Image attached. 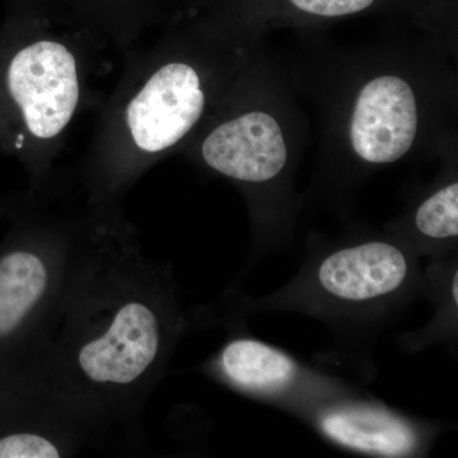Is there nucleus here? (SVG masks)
I'll return each mask as SVG.
<instances>
[{"label": "nucleus", "instance_id": "f257e3e1", "mask_svg": "<svg viewBox=\"0 0 458 458\" xmlns=\"http://www.w3.org/2000/svg\"><path fill=\"white\" fill-rule=\"evenodd\" d=\"M105 47L45 0H8L0 25V152L33 171L47 168L77 117L101 107L93 78Z\"/></svg>", "mask_w": 458, "mask_h": 458}, {"label": "nucleus", "instance_id": "f03ea898", "mask_svg": "<svg viewBox=\"0 0 458 458\" xmlns=\"http://www.w3.org/2000/svg\"><path fill=\"white\" fill-rule=\"evenodd\" d=\"M179 38L129 50L116 86L101 105L89 164L105 176L125 177L179 147L209 106L200 59Z\"/></svg>", "mask_w": 458, "mask_h": 458}, {"label": "nucleus", "instance_id": "7ed1b4c3", "mask_svg": "<svg viewBox=\"0 0 458 458\" xmlns=\"http://www.w3.org/2000/svg\"><path fill=\"white\" fill-rule=\"evenodd\" d=\"M417 274V260L405 250L386 241H369L319 259L307 276L309 291L304 292L322 310L376 311L399 301Z\"/></svg>", "mask_w": 458, "mask_h": 458}, {"label": "nucleus", "instance_id": "20e7f679", "mask_svg": "<svg viewBox=\"0 0 458 458\" xmlns=\"http://www.w3.org/2000/svg\"><path fill=\"white\" fill-rule=\"evenodd\" d=\"M418 110L414 92L403 78L382 75L364 86L351 125L352 149L369 164H393L414 143Z\"/></svg>", "mask_w": 458, "mask_h": 458}, {"label": "nucleus", "instance_id": "39448f33", "mask_svg": "<svg viewBox=\"0 0 458 458\" xmlns=\"http://www.w3.org/2000/svg\"><path fill=\"white\" fill-rule=\"evenodd\" d=\"M208 167L242 182H267L278 176L288 149L279 123L269 114L252 111L225 120L199 146Z\"/></svg>", "mask_w": 458, "mask_h": 458}, {"label": "nucleus", "instance_id": "423d86ee", "mask_svg": "<svg viewBox=\"0 0 458 458\" xmlns=\"http://www.w3.org/2000/svg\"><path fill=\"white\" fill-rule=\"evenodd\" d=\"M327 438L346 450L381 457H406L423 445V433L403 415L367 403L324 406L316 417Z\"/></svg>", "mask_w": 458, "mask_h": 458}, {"label": "nucleus", "instance_id": "0eeeda50", "mask_svg": "<svg viewBox=\"0 0 458 458\" xmlns=\"http://www.w3.org/2000/svg\"><path fill=\"white\" fill-rule=\"evenodd\" d=\"M158 322L141 303L123 306L107 333L80 354L81 369L95 382L131 384L146 372L158 352Z\"/></svg>", "mask_w": 458, "mask_h": 458}, {"label": "nucleus", "instance_id": "6e6552de", "mask_svg": "<svg viewBox=\"0 0 458 458\" xmlns=\"http://www.w3.org/2000/svg\"><path fill=\"white\" fill-rule=\"evenodd\" d=\"M57 16L123 54L164 20L167 0H45Z\"/></svg>", "mask_w": 458, "mask_h": 458}, {"label": "nucleus", "instance_id": "1a4fd4ad", "mask_svg": "<svg viewBox=\"0 0 458 458\" xmlns=\"http://www.w3.org/2000/svg\"><path fill=\"white\" fill-rule=\"evenodd\" d=\"M221 366L225 377L241 390L269 399H286L311 386L310 370L284 352L254 339L229 343L222 352Z\"/></svg>", "mask_w": 458, "mask_h": 458}, {"label": "nucleus", "instance_id": "9d476101", "mask_svg": "<svg viewBox=\"0 0 458 458\" xmlns=\"http://www.w3.org/2000/svg\"><path fill=\"white\" fill-rule=\"evenodd\" d=\"M47 284V269L31 252L14 251L0 259V339L20 327Z\"/></svg>", "mask_w": 458, "mask_h": 458}, {"label": "nucleus", "instance_id": "9b49d317", "mask_svg": "<svg viewBox=\"0 0 458 458\" xmlns=\"http://www.w3.org/2000/svg\"><path fill=\"white\" fill-rule=\"evenodd\" d=\"M415 225L424 237L443 241L458 234V183L434 192L419 207Z\"/></svg>", "mask_w": 458, "mask_h": 458}, {"label": "nucleus", "instance_id": "f8f14e48", "mask_svg": "<svg viewBox=\"0 0 458 458\" xmlns=\"http://www.w3.org/2000/svg\"><path fill=\"white\" fill-rule=\"evenodd\" d=\"M53 443L31 433L12 434L0 439V458H57Z\"/></svg>", "mask_w": 458, "mask_h": 458}, {"label": "nucleus", "instance_id": "ddd939ff", "mask_svg": "<svg viewBox=\"0 0 458 458\" xmlns=\"http://www.w3.org/2000/svg\"><path fill=\"white\" fill-rule=\"evenodd\" d=\"M375 0H291L292 4L306 13L322 17H340L358 13Z\"/></svg>", "mask_w": 458, "mask_h": 458}]
</instances>
